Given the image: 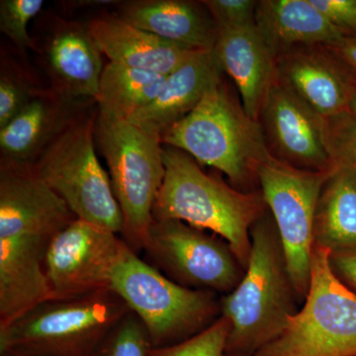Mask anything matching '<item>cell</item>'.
Masks as SVG:
<instances>
[{"label": "cell", "instance_id": "14", "mask_svg": "<svg viewBox=\"0 0 356 356\" xmlns=\"http://www.w3.org/2000/svg\"><path fill=\"white\" fill-rule=\"evenodd\" d=\"M325 47H297L276 57L277 79L323 118L348 110L350 86Z\"/></svg>", "mask_w": 356, "mask_h": 356}, {"label": "cell", "instance_id": "26", "mask_svg": "<svg viewBox=\"0 0 356 356\" xmlns=\"http://www.w3.org/2000/svg\"><path fill=\"white\" fill-rule=\"evenodd\" d=\"M43 0H1L0 31L21 51L37 50L36 43L28 33L30 21L41 11Z\"/></svg>", "mask_w": 356, "mask_h": 356}, {"label": "cell", "instance_id": "22", "mask_svg": "<svg viewBox=\"0 0 356 356\" xmlns=\"http://www.w3.org/2000/svg\"><path fill=\"white\" fill-rule=\"evenodd\" d=\"M315 245L334 250L356 248V172L334 165L318 197Z\"/></svg>", "mask_w": 356, "mask_h": 356}, {"label": "cell", "instance_id": "4", "mask_svg": "<svg viewBox=\"0 0 356 356\" xmlns=\"http://www.w3.org/2000/svg\"><path fill=\"white\" fill-rule=\"evenodd\" d=\"M161 140L163 146L188 154L199 165L224 173L235 188L245 192L271 156L261 124L248 116L224 79L191 113L161 134Z\"/></svg>", "mask_w": 356, "mask_h": 356}, {"label": "cell", "instance_id": "20", "mask_svg": "<svg viewBox=\"0 0 356 356\" xmlns=\"http://www.w3.org/2000/svg\"><path fill=\"white\" fill-rule=\"evenodd\" d=\"M88 27L102 55L133 69L168 76L197 53L159 38L119 16L95 18Z\"/></svg>", "mask_w": 356, "mask_h": 356}, {"label": "cell", "instance_id": "15", "mask_svg": "<svg viewBox=\"0 0 356 356\" xmlns=\"http://www.w3.org/2000/svg\"><path fill=\"white\" fill-rule=\"evenodd\" d=\"M81 99L44 91L0 129L2 161L33 165L51 143L83 113Z\"/></svg>", "mask_w": 356, "mask_h": 356}, {"label": "cell", "instance_id": "33", "mask_svg": "<svg viewBox=\"0 0 356 356\" xmlns=\"http://www.w3.org/2000/svg\"><path fill=\"white\" fill-rule=\"evenodd\" d=\"M348 111L356 117V86L353 88L351 92L350 103H348Z\"/></svg>", "mask_w": 356, "mask_h": 356}, {"label": "cell", "instance_id": "31", "mask_svg": "<svg viewBox=\"0 0 356 356\" xmlns=\"http://www.w3.org/2000/svg\"><path fill=\"white\" fill-rule=\"evenodd\" d=\"M330 264L337 277L356 293V248L330 252Z\"/></svg>", "mask_w": 356, "mask_h": 356}, {"label": "cell", "instance_id": "11", "mask_svg": "<svg viewBox=\"0 0 356 356\" xmlns=\"http://www.w3.org/2000/svg\"><path fill=\"white\" fill-rule=\"evenodd\" d=\"M143 250L151 266L191 289L229 294L245 270L226 241L177 220H154Z\"/></svg>", "mask_w": 356, "mask_h": 356}, {"label": "cell", "instance_id": "27", "mask_svg": "<svg viewBox=\"0 0 356 356\" xmlns=\"http://www.w3.org/2000/svg\"><path fill=\"white\" fill-rule=\"evenodd\" d=\"M229 324L220 316L207 329L181 343L154 348V356H227Z\"/></svg>", "mask_w": 356, "mask_h": 356}, {"label": "cell", "instance_id": "23", "mask_svg": "<svg viewBox=\"0 0 356 356\" xmlns=\"http://www.w3.org/2000/svg\"><path fill=\"white\" fill-rule=\"evenodd\" d=\"M166 76L109 62L103 69L95 98L98 111L132 118L158 97Z\"/></svg>", "mask_w": 356, "mask_h": 356}, {"label": "cell", "instance_id": "32", "mask_svg": "<svg viewBox=\"0 0 356 356\" xmlns=\"http://www.w3.org/2000/svg\"><path fill=\"white\" fill-rule=\"evenodd\" d=\"M337 60L348 65L356 72V37H346L341 43L334 46L325 47Z\"/></svg>", "mask_w": 356, "mask_h": 356}, {"label": "cell", "instance_id": "12", "mask_svg": "<svg viewBox=\"0 0 356 356\" xmlns=\"http://www.w3.org/2000/svg\"><path fill=\"white\" fill-rule=\"evenodd\" d=\"M129 248L118 234L74 220L55 236L47 252L49 299L76 298L111 289L115 268Z\"/></svg>", "mask_w": 356, "mask_h": 356}, {"label": "cell", "instance_id": "30", "mask_svg": "<svg viewBox=\"0 0 356 356\" xmlns=\"http://www.w3.org/2000/svg\"><path fill=\"white\" fill-rule=\"evenodd\" d=\"M312 4L346 35L356 32V0H310Z\"/></svg>", "mask_w": 356, "mask_h": 356}, {"label": "cell", "instance_id": "16", "mask_svg": "<svg viewBox=\"0 0 356 356\" xmlns=\"http://www.w3.org/2000/svg\"><path fill=\"white\" fill-rule=\"evenodd\" d=\"M222 70L233 79L245 111L259 121L269 90L277 81V64L257 25L219 32L216 47Z\"/></svg>", "mask_w": 356, "mask_h": 356}, {"label": "cell", "instance_id": "21", "mask_svg": "<svg viewBox=\"0 0 356 356\" xmlns=\"http://www.w3.org/2000/svg\"><path fill=\"white\" fill-rule=\"evenodd\" d=\"M255 25L275 57L297 47L334 46L346 37L310 0L257 1Z\"/></svg>", "mask_w": 356, "mask_h": 356}, {"label": "cell", "instance_id": "19", "mask_svg": "<svg viewBox=\"0 0 356 356\" xmlns=\"http://www.w3.org/2000/svg\"><path fill=\"white\" fill-rule=\"evenodd\" d=\"M222 74L215 49L197 51L168 74L158 97L129 120L161 136L197 106L206 93L222 81Z\"/></svg>", "mask_w": 356, "mask_h": 356}, {"label": "cell", "instance_id": "6", "mask_svg": "<svg viewBox=\"0 0 356 356\" xmlns=\"http://www.w3.org/2000/svg\"><path fill=\"white\" fill-rule=\"evenodd\" d=\"M95 138L108 165L112 189L120 206L122 236L138 254L153 225L154 203L165 180L161 136L129 119L98 111Z\"/></svg>", "mask_w": 356, "mask_h": 356}, {"label": "cell", "instance_id": "17", "mask_svg": "<svg viewBox=\"0 0 356 356\" xmlns=\"http://www.w3.org/2000/svg\"><path fill=\"white\" fill-rule=\"evenodd\" d=\"M102 56L88 24L62 21L44 48L53 90L65 97L95 102L104 69Z\"/></svg>", "mask_w": 356, "mask_h": 356}, {"label": "cell", "instance_id": "24", "mask_svg": "<svg viewBox=\"0 0 356 356\" xmlns=\"http://www.w3.org/2000/svg\"><path fill=\"white\" fill-rule=\"evenodd\" d=\"M21 67L2 58L0 72V129L13 121L44 90L32 83Z\"/></svg>", "mask_w": 356, "mask_h": 356}, {"label": "cell", "instance_id": "25", "mask_svg": "<svg viewBox=\"0 0 356 356\" xmlns=\"http://www.w3.org/2000/svg\"><path fill=\"white\" fill-rule=\"evenodd\" d=\"M91 356H154V346L145 325L130 312Z\"/></svg>", "mask_w": 356, "mask_h": 356}, {"label": "cell", "instance_id": "8", "mask_svg": "<svg viewBox=\"0 0 356 356\" xmlns=\"http://www.w3.org/2000/svg\"><path fill=\"white\" fill-rule=\"evenodd\" d=\"M98 109L84 111L32 165L37 177L64 200L76 219L122 235L124 222L109 175L96 154Z\"/></svg>", "mask_w": 356, "mask_h": 356}, {"label": "cell", "instance_id": "10", "mask_svg": "<svg viewBox=\"0 0 356 356\" xmlns=\"http://www.w3.org/2000/svg\"><path fill=\"white\" fill-rule=\"evenodd\" d=\"M332 168L325 172L301 170L270 156L257 170L262 197L275 222L300 302L305 300L310 285L316 208Z\"/></svg>", "mask_w": 356, "mask_h": 356}, {"label": "cell", "instance_id": "29", "mask_svg": "<svg viewBox=\"0 0 356 356\" xmlns=\"http://www.w3.org/2000/svg\"><path fill=\"white\" fill-rule=\"evenodd\" d=\"M220 31L255 25L257 1L252 0H204Z\"/></svg>", "mask_w": 356, "mask_h": 356}, {"label": "cell", "instance_id": "5", "mask_svg": "<svg viewBox=\"0 0 356 356\" xmlns=\"http://www.w3.org/2000/svg\"><path fill=\"white\" fill-rule=\"evenodd\" d=\"M130 312L112 289L44 300L0 325V355L91 356Z\"/></svg>", "mask_w": 356, "mask_h": 356}, {"label": "cell", "instance_id": "34", "mask_svg": "<svg viewBox=\"0 0 356 356\" xmlns=\"http://www.w3.org/2000/svg\"><path fill=\"white\" fill-rule=\"evenodd\" d=\"M0 356H26L22 355H17V353H2Z\"/></svg>", "mask_w": 356, "mask_h": 356}, {"label": "cell", "instance_id": "13", "mask_svg": "<svg viewBox=\"0 0 356 356\" xmlns=\"http://www.w3.org/2000/svg\"><path fill=\"white\" fill-rule=\"evenodd\" d=\"M259 122L274 158L312 172L334 168L325 144V118L278 79L264 100Z\"/></svg>", "mask_w": 356, "mask_h": 356}, {"label": "cell", "instance_id": "2", "mask_svg": "<svg viewBox=\"0 0 356 356\" xmlns=\"http://www.w3.org/2000/svg\"><path fill=\"white\" fill-rule=\"evenodd\" d=\"M243 280L220 303L229 324L227 356H254L284 332L296 313V292L269 211L252 226Z\"/></svg>", "mask_w": 356, "mask_h": 356}, {"label": "cell", "instance_id": "18", "mask_svg": "<svg viewBox=\"0 0 356 356\" xmlns=\"http://www.w3.org/2000/svg\"><path fill=\"white\" fill-rule=\"evenodd\" d=\"M119 17L189 51H211L219 29L203 2L136 0L122 4Z\"/></svg>", "mask_w": 356, "mask_h": 356}, {"label": "cell", "instance_id": "9", "mask_svg": "<svg viewBox=\"0 0 356 356\" xmlns=\"http://www.w3.org/2000/svg\"><path fill=\"white\" fill-rule=\"evenodd\" d=\"M330 252L315 245L303 307L254 356H356V293L332 271Z\"/></svg>", "mask_w": 356, "mask_h": 356}, {"label": "cell", "instance_id": "28", "mask_svg": "<svg viewBox=\"0 0 356 356\" xmlns=\"http://www.w3.org/2000/svg\"><path fill=\"white\" fill-rule=\"evenodd\" d=\"M325 144L334 165L356 172V117L348 110L325 119Z\"/></svg>", "mask_w": 356, "mask_h": 356}, {"label": "cell", "instance_id": "3", "mask_svg": "<svg viewBox=\"0 0 356 356\" xmlns=\"http://www.w3.org/2000/svg\"><path fill=\"white\" fill-rule=\"evenodd\" d=\"M163 163L165 180L154 203V220H177L220 236L245 268L252 248L250 231L266 211L261 192L229 186L175 147L163 146Z\"/></svg>", "mask_w": 356, "mask_h": 356}, {"label": "cell", "instance_id": "7", "mask_svg": "<svg viewBox=\"0 0 356 356\" xmlns=\"http://www.w3.org/2000/svg\"><path fill=\"white\" fill-rule=\"evenodd\" d=\"M111 289L140 318L154 348L191 339L221 312L215 293L178 284L131 248L115 268Z\"/></svg>", "mask_w": 356, "mask_h": 356}, {"label": "cell", "instance_id": "1", "mask_svg": "<svg viewBox=\"0 0 356 356\" xmlns=\"http://www.w3.org/2000/svg\"><path fill=\"white\" fill-rule=\"evenodd\" d=\"M32 165L0 163V325L50 298L44 274L55 236L76 220Z\"/></svg>", "mask_w": 356, "mask_h": 356}]
</instances>
